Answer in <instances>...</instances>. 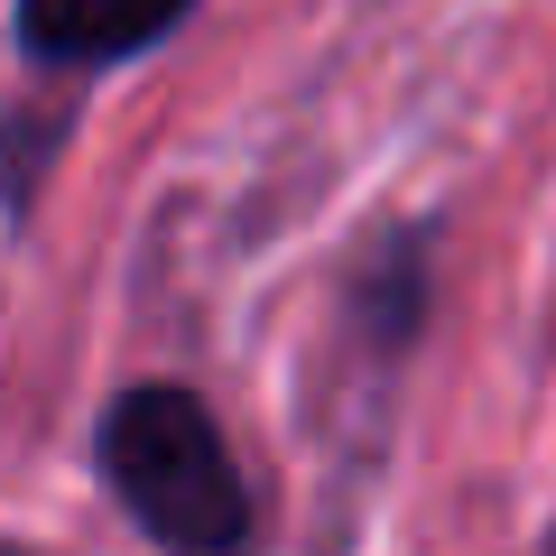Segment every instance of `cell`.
Masks as SVG:
<instances>
[{
    "instance_id": "1",
    "label": "cell",
    "mask_w": 556,
    "mask_h": 556,
    "mask_svg": "<svg viewBox=\"0 0 556 556\" xmlns=\"http://www.w3.org/2000/svg\"><path fill=\"white\" fill-rule=\"evenodd\" d=\"M93 473L159 556H251V538H260L232 437L186 380H139V390H121L102 408Z\"/></svg>"
},
{
    "instance_id": "4",
    "label": "cell",
    "mask_w": 556,
    "mask_h": 556,
    "mask_svg": "<svg viewBox=\"0 0 556 556\" xmlns=\"http://www.w3.org/2000/svg\"><path fill=\"white\" fill-rule=\"evenodd\" d=\"M547 556H556V538H547Z\"/></svg>"
},
{
    "instance_id": "2",
    "label": "cell",
    "mask_w": 556,
    "mask_h": 556,
    "mask_svg": "<svg viewBox=\"0 0 556 556\" xmlns=\"http://www.w3.org/2000/svg\"><path fill=\"white\" fill-rule=\"evenodd\" d=\"M195 20V0H20L10 28L38 65H121Z\"/></svg>"
},
{
    "instance_id": "3",
    "label": "cell",
    "mask_w": 556,
    "mask_h": 556,
    "mask_svg": "<svg viewBox=\"0 0 556 556\" xmlns=\"http://www.w3.org/2000/svg\"><path fill=\"white\" fill-rule=\"evenodd\" d=\"M0 556H28V547H0Z\"/></svg>"
}]
</instances>
